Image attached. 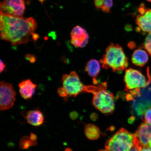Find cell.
I'll return each instance as SVG.
<instances>
[{"mask_svg": "<svg viewBox=\"0 0 151 151\" xmlns=\"http://www.w3.org/2000/svg\"><path fill=\"white\" fill-rule=\"evenodd\" d=\"M37 27L32 17L28 18L1 16V38L14 46L26 43Z\"/></svg>", "mask_w": 151, "mask_h": 151, "instance_id": "cell-1", "label": "cell"}, {"mask_svg": "<svg viewBox=\"0 0 151 151\" xmlns=\"http://www.w3.org/2000/svg\"><path fill=\"white\" fill-rule=\"evenodd\" d=\"M87 92L93 94L92 104L96 109L105 115L112 114L115 109L114 97L107 91L106 83L88 86Z\"/></svg>", "mask_w": 151, "mask_h": 151, "instance_id": "cell-2", "label": "cell"}, {"mask_svg": "<svg viewBox=\"0 0 151 151\" xmlns=\"http://www.w3.org/2000/svg\"><path fill=\"white\" fill-rule=\"evenodd\" d=\"M101 63L104 69L118 72L124 70L128 65V58L122 47L113 43L107 47Z\"/></svg>", "mask_w": 151, "mask_h": 151, "instance_id": "cell-3", "label": "cell"}, {"mask_svg": "<svg viewBox=\"0 0 151 151\" xmlns=\"http://www.w3.org/2000/svg\"><path fill=\"white\" fill-rule=\"evenodd\" d=\"M135 141L134 134L122 128L106 141L105 147L108 151H129L134 146Z\"/></svg>", "mask_w": 151, "mask_h": 151, "instance_id": "cell-4", "label": "cell"}, {"mask_svg": "<svg viewBox=\"0 0 151 151\" xmlns=\"http://www.w3.org/2000/svg\"><path fill=\"white\" fill-rule=\"evenodd\" d=\"M126 91L129 92L146 87L150 84V75L147 77L140 71L129 68L126 70L124 77Z\"/></svg>", "mask_w": 151, "mask_h": 151, "instance_id": "cell-5", "label": "cell"}, {"mask_svg": "<svg viewBox=\"0 0 151 151\" xmlns=\"http://www.w3.org/2000/svg\"><path fill=\"white\" fill-rule=\"evenodd\" d=\"M62 80L63 87L68 97H76L82 92H87V86L83 83L75 71H71L69 74L63 75Z\"/></svg>", "mask_w": 151, "mask_h": 151, "instance_id": "cell-6", "label": "cell"}, {"mask_svg": "<svg viewBox=\"0 0 151 151\" xmlns=\"http://www.w3.org/2000/svg\"><path fill=\"white\" fill-rule=\"evenodd\" d=\"M0 7L1 15L22 18L25 4L24 0H4L1 2Z\"/></svg>", "mask_w": 151, "mask_h": 151, "instance_id": "cell-7", "label": "cell"}, {"mask_svg": "<svg viewBox=\"0 0 151 151\" xmlns=\"http://www.w3.org/2000/svg\"><path fill=\"white\" fill-rule=\"evenodd\" d=\"M16 94L12 84L1 81L0 86V106L1 111L12 108L16 101Z\"/></svg>", "mask_w": 151, "mask_h": 151, "instance_id": "cell-8", "label": "cell"}, {"mask_svg": "<svg viewBox=\"0 0 151 151\" xmlns=\"http://www.w3.org/2000/svg\"><path fill=\"white\" fill-rule=\"evenodd\" d=\"M135 135L142 148H151V124L143 123L139 126Z\"/></svg>", "mask_w": 151, "mask_h": 151, "instance_id": "cell-9", "label": "cell"}, {"mask_svg": "<svg viewBox=\"0 0 151 151\" xmlns=\"http://www.w3.org/2000/svg\"><path fill=\"white\" fill-rule=\"evenodd\" d=\"M70 42L76 48H83L88 42L89 35L86 30L77 25L72 30Z\"/></svg>", "mask_w": 151, "mask_h": 151, "instance_id": "cell-10", "label": "cell"}, {"mask_svg": "<svg viewBox=\"0 0 151 151\" xmlns=\"http://www.w3.org/2000/svg\"><path fill=\"white\" fill-rule=\"evenodd\" d=\"M26 122L22 124L28 123L35 127L42 126L45 123V116L43 113L39 109L30 110L26 113V116L22 114Z\"/></svg>", "mask_w": 151, "mask_h": 151, "instance_id": "cell-11", "label": "cell"}, {"mask_svg": "<svg viewBox=\"0 0 151 151\" xmlns=\"http://www.w3.org/2000/svg\"><path fill=\"white\" fill-rule=\"evenodd\" d=\"M136 22L139 29L144 32H151V9H147L143 15H138Z\"/></svg>", "mask_w": 151, "mask_h": 151, "instance_id": "cell-12", "label": "cell"}, {"mask_svg": "<svg viewBox=\"0 0 151 151\" xmlns=\"http://www.w3.org/2000/svg\"><path fill=\"white\" fill-rule=\"evenodd\" d=\"M21 96L24 99H28L32 98L35 93L36 85L30 80L22 81L18 85Z\"/></svg>", "mask_w": 151, "mask_h": 151, "instance_id": "cell-13", "label": "cell"}, {"mask_svg": "<svg viewBox=\"0 0 151 151\" xmlns=\"http://www.w3.org/2000/svg\"><path fill=\"white\" fill-rule=\"evenodd\" d=\"M148 59V55L147 52L142 49L139 48L134 52L131 60L134 65L142 67L146 65Z\"/></svg>", "mask_w": 151, "mask_h": 151, "instance_id": "cell-14", "label": "cell"}, {"mask_svg": "<svg viewBox=\"0 0 151 151\" xmlns=\"http://www.w3.org/2000/svg\"><path fill=\"white\" fill-rule=\"evenodd\" d=\"M88 75L93 78V83L97 84V78L101 70V66L97 60L92 59L87 62L85 68Z\"/></svg>", "mask_w": 151, "mask_h": 151, "instance_id": "cell-15", "label": "cell"}, {"mask_svg": "<svg viewBox=\"0 0 151 151\" xmlns=\"http://www.w3.org/2000/svg\"><path fill=\"white\" fill-rule=\"evenodd\" d=\"M84 133L86 137L90 140H96L99 139L101 132L99 128L94 124H85Z\"/></svg>", "mask_w": 151, "mask_h": 151, "instance_id": "cell-16", "label": "cell"}, {"mask_svg": "<svg viewBox=\"0 0 151 151\" xmlns=\"http://www.w3.org/2000/svg\"><path fill=\"white\" fill-rule=\"evenodd\" d=\"M37 141H33L30 139L29 137L24 136L20 139L19 143V148L22 150H26L30 147L37 146Z\"/></svg>", "mask_w": 151, "mask_h": 151, "instance_id": "cell-17", "label": "cell"}, {"mask_svg": "<svg viewBox=\"0 0 151 151\" xmlns=\"http://www.w3.org/2000/svg\"><path fill=\"white\" fill-rule=\"evenodd\" d=\"M113 5V0H104L103 5L101 9L103 12L109 13Z\"/></svg>", "mask_w": 151, "mask_h": 151, "instance_id": "cell-18", "label": "cell"}, {"mask_svg": "<svg viewBox=\"0 0 151 151\" xmlns=\"http://www.w3.org/2000/svg\"><path fill=\"white\" fill-rule=\"evenodd\" d=\"M145 50L151 56V32L149 33L147 36L144 43Z\"/></svg>", "mask_w": 151, "mask_h": 151, "instance_id": "cell-19", "label": "cell"}, {"mask_svg": "<svg viewBox=\"0 0 151 151\" xmlns=\"http://www.w3.org/2000/svg\"><path fill=\"white\" fill-rule=\"evenodd\" d=\"M142 118L145 122L151 124V108L144 111Z\"/></svg>", "mask_w": 151, "mask_h": 151, "instance_id": "cell-20", "label": "cell"}, {"mask_svg": "<svg viewBox=\"0 0 151 151\" xmlns=\"http://www.w3.org/2000/svg\"><path fill=\"white\" fill-rule=\"evenodd\" d=\"M58 93L60 96L62 97H68L65 90L62 87H60L58 88Z\"/></svg>", "mask_w": 151, "mask_h": 151, "instance_id": "cell-21", "label": "cell"}, {"mask_svg": "<svg viewBox=\"0 0 151 151\" xmlns=\"http://www.w3.org/2000/svg\"><path fill=\"white\" fill-rule=\"evenodd\" d=\"M94 2L96 8L101 9L103 5L104 0H94Z\"/></svg>", "mask_w": 151, "mask_h": 151, "instance_id": "cell-22", "label": "cell"}, {"mask_svg": "<svg viewBox=\"0 0 151 151\" xmlns=\"http://www.w3.org/2000/svg\"><path fill=\"white\" fill-rule=\"evenodd\" d=\"M25 58L26 60H29L31 63H34L36 61V58L35 57L31 54H27L25 56Z\"/></svg>", "mask_w": 151, "mask_h": 151, "instance_id": "cell-23", "label": "cell"}, {"mask_svg": "<svg viewBox=\"0 0 151 151\" xmlns=\"http://www.w3.org/2000/svg\"><path fill=\"white\" fill-rule=\"evenodd\" d=\"M78 113L75 111H73L71 112L70 114V118L73 120H75L78 117Z\"/></svg>", "mask_w": 151, "mask_h": 151, "instance_id": "cell-24", "label": "cell"}, {"mask_svg": "<svg viewBox=\"0 0 151 151\" xmlns=\"http://www.w3.org/2000/svg\"><path fill=\"white\" fill-rule=\"evenodd\" d=\"M30 139L33 141H37V136L36 134H35V133H32L31 132L30 133V135L29 136Z\"/></svg>", "mask_w": 151, "mask_h": 151, "instance_id": "cell-25", "label": "cell"}, {"mask_svg": "<svg viewBox=\"0 0 151 151\" xmlns=\"http://www.w3.org/2000/svg\"><path fill=\"white\" fill-rule=\"evenodd\" d=\"M6 68V65L4 62L1 60L0 62V72L1 73Z\"/></svg>", "mask_w": 151, "mask_h": 151, "instance_id": "cell-26", "label": "cell"}, {"mask_svg": "<svg viewBox=\"0 0 151 151\" xmlns=\"http://www.w3.org/2000/svg\"><path fill=\"white\" fill-rule=\"evenodd\" d=\"M129 151H140L139 150V146L138 145L135 144L134 146H133V148H131Z\"/></svg>", "mask_w": 151, "mask_h": 151, "instance_id": "cell-27", "label": "cell"}, {"mask_svg": "<svg viewBox=\"0 0 151 151\" xmlns=\"http://www.w3.org/2000/svg\"><path fill=\"white\" fill-rule=\"evenodd\" d=\"M39 38V36L37 34L33 33L32 35V39L36 41Z\"/></svg>", "mask_w": 151, "mask_h": 151, "instance_id": "cell-28", "label": "cell"}, {"mask_svg": "<svg viewBox=\"0 0 151 151\" xmlns=\"http://www.w3.org/2000/svg\"><path fill=\"white\" fill-rule=\"evenodd\" d=\"M140 151H151V148L150 147H145L143 148Z\"/></svg>", "mask_w": 151, "mask_h": 151, "instance_id": "cell-29", "label": "cell"}, {"mask_svg": "<svg viewBox=\"0 0 151 151\" xmlns=\"http://www.w3.org/2000/svg\"><path fill=\"white\" fill-rule=\"evenodd\" d=\"M64 151H73V150L70 148H66Z\"/></svg>", "mask_w": 151, "mask_h": 151, "instance_id": "cell-30", "label": "cell"}, {"mask_svg": "<svg viewBox=\"0 0 151 151\" xmlns=\"http://www.w3.org/2000/svg\"><path fill=\"white\" fill-rule=\"evenodd\" d=\"M99 151H108V150H99Z\"/></svg>", "mask_w": 151, "mask_h": 151, "instance_id": "cell-31", "label": "cell"}, {"mask_svg": "<svg viewBox=\"0 0 151 151\" xmlns=\"http://www.w3.org/2000/svg\"><path fill=\"white\" fill-rule=\"evenodd\" d=\"M39 1H40L41 3H42L45 0H39Z\"/></svg>", "mask_w": 151, "mask_h": 151, "instance_id": "cell-32", "label": "cell"}, {"mask_svg": "<svg viewBox=\"0 0 151 151\" xmlns=\"http://www.w3.org/2000/svg\"><path fill=\"white\" fill-rule=\"evenodd\" d=\"M146 1L150 2H151V0H146Z\"/></svg>", "mask_w": 151, "mask_h": 151, "instance_id": "cell-33", "label": "cell"}]
</instances>
